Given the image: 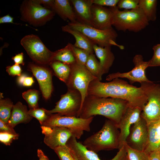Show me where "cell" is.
I'll return each mask as SVG.
<instances>
[{
    "label": "cell",
    "mask_w": 160,
    "mask_h": 160,
    "mask_svg": "<svg viewBox=\"0 0 160 160\" xmlns=\"http://www.w3.org/2000/svg\"><path fill=\"white\" fill-rule=\"evenodd\" d=\"M87 95L124 100L129 106L139 107L142 110L147 102V97L140 87H137L118 78L108 82H101L98 79L92 81Z\"/></svg>",
    "instance_id": "1"
},
{
    "label": "cell",
    "mask_w": 160,
    "mask_h": 160,
    "mask_svg": "<svg viewBox=\"0 0 160 160\" xmlns=\"http://www.w3.org/2000/svg\"><path fill=\"white\" fill-rule=\"evenodd\" d=\"M128 106V102L124 100L87 95L83 103L79 117L86 119L96 115H100L117 125Z\"/></svg>",
    "instance_id": "2"
},
{
    "label": "cell",
    "mask_w": 160,
    "mask_h": 160,
    "mask_svg": "<svg viewBox=\"0 0 160 160\" xmlns=\"http://www.w3.org/2000/svg\"><path fill=\"white\" fill-rule=\"evenodd\" d=\"M117 125L107 120L99 131L86 139L83 144L95 153L102 150L120 149V131Z\"/></svg>",
    "instance_id": "3"
},
{
    "label": "cell",
    "mask_w": 160,
    "mask_h": 160,
    "mask_svg": "<svg viewBox=\"0 0 160 160\" xmlns=\"http://www.w3.org/2000/svg\"><path fill=\"white\" fill-rule=\"evenodd\" d=\"M109 8L113 13L112 25L118 31L137 32L149 24L146 17L139 7L123 10H119L117 7Z\"/></svg>",
    "instance_id": "4"
},
{
    "label": "cell",
    "mask_w": 160,
    "mask_h": 160,
    "mask_svg": "<svg viewBox=\"0 0 160 160\" xmlns=\"http://www.w3.org/2000/svg\"><path fill=\"white\" fill-rule=\"evenodd\" d=\"M94 116H92L84 119L63 116L58 113L51 114L41 126L67 128L71 132L73 135L79 139L83 135L84 131H90V124Z\"/></svg>",
    "instance_id": "5"
},
{
    "label": "cell",
    "mask_w": 160,
    "mask_h": 160,
    "mask_svg": "<svg viewBox=\"0 0 160 160\" xmlns=\"http://www.w3.org/2000/svg\"><path fill=\"white\" fill-rule=\"evenodd\" d=\"M68 25L73 29L81 32L98 46L104 47L114 45L123 50L124 47L118 44L116 40L118 34L112 28L101 30L81 23L77 21L69 22Z\"/></svg>",
    "instance_id": "6"
},
{
    "label": "cell",
    "mask_w": 160,
    "mask_h": 160,
    "mask_svg": "<svg viewBox=\"0 0 160 160\" xmlns=\"http://www.w3.org/2000/svg\"><path fill=\"white\" fill-rule=\"evenodd\" d=\"M20 19L35 26L44 25L54 17L55 12L36 2L35 0H25L20 5Z\"/></svg>",
    "instance_id": "7"
},
{
    "label": "cell",
    "mask_w": 160,
    "mask_h": 160,
    "mask_svg": "<svg viewBox=\"0 0 160 160\" xmlns=\"http://www.w3.org/2000/svg\"><path fill=\"white\" fill-rule=\"evenodd\" d=\"M140 87L147 97V102L141 116L149 124L160 120V84L153 82L140 83Z\"/></svg>",
    "instance_id": "8"
},
{
    "label": "cell",
    "mask_w": 160,
    "mask_h": 160,
    "mask_svg": "<svg viewBox=\"0 0 160 160\" xmlns=\"http://www.w3.org/2000/svg\"><path fill=\"white\" fill-rule=\"evenodd\" d=\"M20 44L36 63L49 65L52 61L54 52L49 50L37 36L33 34L25 36L21 39Z\"/></svg>",
    "instance_id": "9"
},
{
    "label": "cell",
    "mask_w": 160,
    "mask_h": 160,
    "mask_svg": "<svg viewBox=\"0 0 160 160\" xmlns=\"http://www.w3.org/2000/svg\"><path fill=\"white\" fill-rule=\"evenodd\" d=\"M69 65L71 72L66 84L68 89H77L80 92L82 98L81 110L84 100L87 96L89 84L92 81L98 79L90 73L85 65L76 62Z\"/></svg>",
    "instance_id": "10"
},
{
    "label": "cell",
    "mask_w": 160,
    "mask_h": 160,
    "mask_svg": "<svg viewBox=\"0 0 160 160\" xmlns=\"http://www.w3.org/2000/svg\"><path fill=\"white\" fill-rule=\"evenodd\" d=\"M81 95L76 89H68L67 92L61 95L54 108L47 110L49 114L56 113L62 115L79 117L81 105Z\"/></svg>",
    "instance_id": "11"
},
{
    "label": "cell",
    "mask_w": 160,
    "mask_h": 160,
    "mask_svg": "<svg viewBox=\"0 0 160 160\" xmlns=\"http://www.w3.org/2000/svg\"><path fill=\"white\" fill-rule=\"evenodd\" d=\"M148 140V125L145 120L141 116L131 126L126 143L133 149L144 151Z\"/></svg>",
    "instance_id": "12"
},
{
    "label": "cell",
    "mask_w": 160,
    "mask_h": 160,
    "mask_svg": "<svg viewBox=\"0 0 160 160\" xmlns=\"http://www.w3.org/2000/svg\"><path fill=\"white\" fill-rule=\"evenodd\" d=\"M132 61L135 66L131 71L125 73L118 72L110 74L107 76L106 80L111 81L117 78H126L129 80L131 84L135 82L140 83L151 81L145 74V70L149 67L148 61H144L142 55L140 54L135 55Z\"/></svg>",
    "instance_id": "13"
},
{
    "label": "cell",
    "mask_w": 160,
    "mask_h": 160,
    "mask_svg": "<svg viewBox=\"0 0 160 160\" xmlns=\"http://www.w3.org/2000/svg\"><path fill=\"white\" fill-rule=\"evenodd\" d=\"M66 145L77 160H101L96 153L88 150L83 143L78 142L73 135L69 139ZM126 156L124 145L119 149L114 157L110 160H121Z\"/></svg>",
    "instance_id": "14"
},
{
    "label": "cell",
    "mask_w": 160,
    "mask_h": 160,
    "mask_svg": "<svg viewBox=\"0 0 160 160\" xmlns=\"http://www.w3.org/2000/svg\"><path fill=\"white\" fill-rule=\"evenodd\" d=\"M42 132L44 134V143L53 150L57 148L66 145L73 135L68 129L61 127L41 126Z\"/></svg>",
    "instance_id": "15"
},
{
    "label": "cell",
    "mask_w": 160,
    "mask_h": 160,
    "mask_svg": "<svg viewBox=\"0 0 160 160\" xmlns=\"http://www.w3.org/2000/svg\"><path fill=\"white\" fill-rule=\"evenodd\" d=\"M28 68L37 80L43 97L49 99L53 90L52 71L47 67L31 63Z\"/></svg>",
    "instance_id": "16"
},
{
    "label": "cell",
    "mask_w": 160,
    "mask_h": 160,
    "mask_svg": "<svg viewBox=\"0 0 160 160\" xmlns=\"http://www.w3.org/2000/svg\"><path fill=\"white\" fill-rule=\"evenodd\" d=\"M142 111L141 109L139 107L128 106L119 123L117 125L120 129V149L126 143L132 125L141 118Z\"/></svg>",
    "instance_id": "17"
},
{
    "label": "cell",
    "mask_w": 160,
    "mask_h": 160,
    "mask_svg": "<svg viewBox=\"0 0 160 160\" xmlns=\"http://www.w3.org/2000/svg\"><path fill=\"white\" fill-rule=\"evenodd\" d=\"M91 10L94 27L101 30L112 27L113 13L110 8L93 4Z\"/></svg>",
    "instance_id": "18"
},
{
    "label": "cell",
    "mask_w": 160,
    "mask_h": 160,
    "mask_svg": "<svg viewBox=\"0 0 160 160\" xmlns=\"http://www.w3.org/2000/svg\"><path fill=\"white\" fill-rule=\"evenodd\" d=\"M78 22L94 27L93 24L91 8L93 4L92 0H71L70 1Z\"/></svg>",
    "instance_id": "19"
},
{
    "label": "cell",
    "mask_w": 160,
    "mask_h": 160,
    "mask_svg": "<svg viewBox=\"0 0 160 160\" xmlns=\"http://www.w3.org/2000/svg\"><path fill=\"white\" fill-rule=\"evenodd\" d=\"M32 118L28 113L27 106L18 102L13 105L8 124L14 128L19 124L28 123Z\"/></svg>",
    "instance_id": "20"
},
{
    "label": "cell",
    "mask_w": 160,
    "mask_h": 160,
    "mask_svg": "<svg viewBox=\"0 0 160 160\" xmlns=\"http://www.w3.org/2000/svg\"><path fill=\"white\" fill-rule=\"evenodd\" d=\"M93 49L99 60L104 74L107 73L115 59L114 55L111 51V47H102L95 44L93 46Z\"/></svg>",
    "instance_id": "21"
},
{
    "label": "cell",
    "mask_w": 160,
    "mask_h": 160,
    "mask_svg": "<svg viewBox=\"0 0 160 160\" xmlns=\"http://www.w3.org/2000/svg\"><path fill=\"white\" fill-rule=\"evenodd\" d=\"M62 30L73 35L75 39L74 45L84 49L90 54L94 53L93 46L95 44L93 41L79 31L71 28L68 24L62 27Z\"/></svg>",
    "instance_id": "22"
},
{
    "label": "cell",
    "mask_w": 160,
    "mask_h": 160,
    "mask_svg": "<svg viewBox=\"0 0 160 160\" xmlns=\"http://www.w3.org/2000/svg\"><path fill=\"white\" fill-rule=\"evenodd\" d=\"M148 125V143L144 151L149 154L157 150L160 146V120Z\"/></svg>",
    "instance_id": "23"
},
{
    "label": "cell",
    "mask_w": 160,
    "mask_h": 160,
    "mask_svg": "<svg viewBox=\"0 0 160 160\" xmlns=\"http://www.w3.org/2000/svg\"><path fill=\"white\" fill-rule=\"evenodd\" d=\"M52 10L65 20L68 19L71 22L76 21L73 9L69 0H55Z\"/></svg>",
    "instance_id": "24"
},
{
    "label": "cell",
    "mask_w": 160,
    "mask_h": 160,
    "mask_svg": "<svg viewBox=\"0 0 160 160\" xmlns=\"http://www.w3.org/2000/svg\"><path fill=\"white\" fill-rule=\"evenodd\" d=\"M49 65L53 71L55 75L66 84L71 72L70 65L57 61H52Z\"/></svg>",
    "instance_id": "25"
},
{
    "label": "cell",
    "mask_w": 160,
    "mask_h": 160,
    "mask_svg": "<svg viewBox=\"0 0 160 160\" xmlns=\"http://www.w3.org/2000/svg\"><path fill=\"white\" fill-rule=\"evenodd\" d=\"M157 0H139L138 7L143 11L149 22L156 18Z\"/></svg>",
    "instance_id": "26"
},
{
    "label": "cell",
    "mask_w": 160,
    "mask_h": 160,
    "mask_svg": "<svg viewBox=\"0 0 160 160\" xmlns=\"http://www.w3.org/2000/svg\"><path fill=\"white\" fill-rule=\"evenodd\" d=\"M59 61L68 65L76 62L68 44L64 48L54 52L52 61Z\"/></svg>",
    "instance_id": "27"
},
{
    "label": "cell",
    "mask_w": 160,
    "mask_h": 160,
    "mask_svg": "<svg viewBox=\"0 0 160 160\" xmlns=\"http://www.w3.org/2000/svg\"><path fill=\"white\" fill-rule=\"evenodd\" d=\"M85 66L90 73L98 80L100 81L102 80V76L104 74L99 61L97 60L94 53L89 55Z\"/></svg>",
    "instance_id": "28"
},
{
    "label": "cell",
    "mask_w": 160,
    "mask_h": 160,
    "mask_svg": "<svg viewBox=\"0 0 160 160\" xmlns=\"http://www.w3.org/2000/svg\"><path fill=\"white\" fill-rule=\"evenodd\" d=\"M0 94V120L8 123L13 106L12 102L9 98L2 99Z\"/></svg>",
    "instance_id": "29"
},
{
    "label": "cell",
    "mask_w": 160,
    "mask_h": 160,
    "mask_svg": "<svg viewBox=\"0 0 160 160\" xmlns=\"http://www.w3.org/2000/svg\"><path fill=\"white\" fill-rule=\"evenodd\" d=\"M39 92L34 89H29L22 93V97L28 103L30 109L39 108Z\"/></svg>",
    "instance_id": "30"
},
{
    "label": "cell",
    "mask_w": 160,
    "mask_h": 160,
    "mask_svg": "<svg viewBox=\"0 0 160 160\" xmlns=\"http://www.w3.org/2000/svg\"><path fill=\"white\" fill-rule=\"evenodd\" d=\"M71 50L76 62L85 66L90 54L86 51L75 47L71 43H68Z\"/></svg>",
    "instance_id": "31"
},
{
    "label": "cell",
    "mask_w": 160,
    "mask_h": 160,
    "mask_svg": "<svg viewBox=\"0 0 160 160\" xmlns=\"http://www.w3.org/2000/svg\"><path fill=\"white\" fill-rule=\"evenodd\" d=\"M124 146L128 160H150L149 154L145 151L133 149L126 143Z\"/></svg>",
    "instance_id": "32"
},
{
    "label": "cell",
    "mask_w": 160,
    "mask_h": 160,
    "mask_svg": "<svg viewBox=\"0 0 160 160\" xmlns=\"http://www.w3.org/2000/svg\"><path fill=\"white\" fill-rule=\"evenodd\" d=\"M28 113L31 116L36 119L41 125L47 119L50 115L48 113L47 110L43 108L30 109Z\"/></svg>",
    "instance_id": "33"
},
{
    "label": "cell",
    "mask_w": 160,
    "mask_h": 160,
    "mask_svg": "<svg viewBox=\"0 0 160 160\" xmlns=\"http://www.w3.org/2000/svg\"><path fill=\"white\" fill-rule=\"evenodd\" d=\"M54 150L60 160H75L66 145L58 147Z\"/></svg>",
    "instance_id": "34"
},
{
    "label": "cell",
    "mask_w": 160,
    "mask_h": 160,
    "mask_svg": "<svg viewBox=\"0 0 160 160\" xmlns=\"http://www.w3.org/2000/svg\"><path fill=\"white\" fill-rule=\"evenodd\" d=\"M139 0H119L117 7L119 9L132 10L138 8Z\"/></svg>",
    "instance_id": "35"
},
{
    "label": "cell",
    "mask_w": 160,
    "mask_h": 160,
    "mask_svg": "<svg viewBox=\"0 0 160 160\" xmlns=\"http://www.w3.org/2000/svg\"><path fill=\"white\" fill-rule=\"evenodd\" d=\"M153 54L152 58L148 61L149 67L160 66V44L153 47Z\"/></svg>",
    "instance_id": "36"
},
{
    "label": "cell",
    "mask_w": 160,
    "mask_h": 160,
    "mask_svg": "<svg viewBox=\"0 0 160 160\" xmlns=\"http://www.w3.org/2000/svg\"><path fill=\"white\" fill-rule=\"evenodd\" d=\"M19 135L5 132H0V141L6 145H10L13 140L18 139Z\"/></svg>",
    "instance_id": "37"
},
{
    "label": "cell",
    "mask_w": 160,
    "mask_h": 160,
    "mask_svg": "<svg viewBox=\"0 0 160 160\" xmlns=\"http://www.w3.org/2000/svg\"><path fill=\"white\" fill-rule=\"evenodd\" d=\"M119 0H92L93 4L102 6H108L109 7H117Z\"/></svg>",
    "instance_id": "38"
},
{
    "label": "cell",
    "mask_w": 160,
    "mask_h": 160,
    "mask_svg": "<svg viewBox=\"0 0 160 160\" xmlns=\"http://www.w3.org/2000/svg\"><path fill=\"white\" fill-rule=\"evenodd\" d=\"M6 71L9 75L20 76L22 74V69L19 65L15 64L6 68Z\"/></svg>",
    "instance_id": "39"
},
{
    "label": "cell",
    "mask_w": 160,
    "mask_h": 160,
    "mask_svg": "<svg viewBox=\"0 0 160 160\" xmlns=\"http://www.w3.org/2000/svg\"><path fill=\"white\" fill-rule=\"evenodd\" d=\"M0 132H5L9 133L17 134L13 128L10 126L8 123H6L0 120Z\"/></svg>",
    "instance_id": "40"
},
{
    "label": "cell",
    "mask_w": 160,
    "mask_h": 160,
    "mask_svg": "<svg viewBox=\"0 0 160 160\" xmlns=\"http://www.w3.org/2000/svg\"><path fill=\"white\" fill-rule=\"evenodd\" d=\"M40 4H42L44 7L52 10L53 6L55 0H35Z\"/></svg>",
    "instance_id": "41"
},
{
    "label": "cell",
    "mask_w": 160,
    "mask_h": 160,
    "mask_svg": "<svg viewBox=\"0 0 160 160\" xmlns=\"http://www.w3.org/2000/svg\"><path fill=\"white\" fill-rule=\"evenodd\" d=\"M23 52L18 54L12 57V59L14 61L15 64L24 65L25 63L23 61Z\"/></svg>",
    "instance_id": "42"
},
{
    "label": "cell",
    "mask_w": 160,
    "mask_h": 160,
    "mask_svg": "<svg viewBox=\"0 0 160 160\" xmlns=\"http://www.w3.org/2000/svg\"><path fill=\"white\" fill-rule=\"evenodd\" d=\"M14 18L11 16L9 14L5 15L0 18V23H15L13 22Z\"/></svg>",
    "instance_id": "43"
},
{
    "label": "cell",
    "mask_w": 160,
    "mask_h": 160,
    "mask_svg": "<svg viewBox=\"0 0 160 160\" xmlns=\"http://www.w3.org/2000/svg\"><path fill=\"white\" fill-rule=\"evenodd\" d=\"M34 82L33 77L26 76L24 80L23 86L25 87H30L32 85Z\"/></svg>",
    "instance_id": "44"
},
{
    "label": "cell",
    "mask_w": 160,
    "mask_h": 160,
    "mask_svg": "<svg viewBox=\"0 0 160 160\" xmlns=\"http://www.w3.org/2000/svg\"><path fill=\"white\" fill-rule=\"evenodd\" d=\"M149 156L150 160H160V155L158 150L150 153Z\"/></svg>",
    "instance_id": "45"
},
{
    "label": "cell",
    "mask_w": 160,
    "mask_h": 160,
    "mask_svg": "<svg viewBox=\"0 0 160 160\" xmlns=\"http://www.w3.org/2000/svg\"><path fill=\"white\" fill-rule=\"evenodd\" d=\"M37 153V156L39 158V160H49L48 157L41 150L38 149Z\"/></svg>",
    "instance_id": "46"
},
{
    "label": "cell",
    "mask_w": 160,
    "mask_h": 160,
    "mask_svg": "<svg viewBox=\"0 0 160 160\" xmlns=\"http://www.w3.org/2000/svg\"><path fill=\"white\" fill-rule=\"evenodd\" d=\"M26 76L24 74H22L20 76H18L17 79V81L18 84L23 86V84L25 78Z\"/></svg>",
    "instance_id": "47"
},
{
    "label": "cell",
    "mask_w": 160,
    "mask_h": 160,
    "mask_svg": "<svg viewBox=\"0 0 160 160\" xmlns=\"http://www.w3.org/2000/svg\"><path fill=\"white\" fill-rule=\"evenodd\" d=\"M121 160H128L126 156L125 157H124L123 159H122Z\"/></svg>",
    "instance_id": "48"
},
{
    "label": "cell",
    "mask_w": 160,
    "mask_h": 160,
    "mask_svg": "<svg viewBox=\"0 0 160 160\" xmlns=\"http://www.w3.org/2000/svg\"><path fill=\"white\" fill-rule=\"evenodd\" d=\"M71 153L72 155L73 156V157L75 160H77L76 158L75 157V156H74V155L71 152Z\"/></svg>",
    "instance_id": "49"
},
{
    "label": "cell",
    "mask_w": 160,
    "mask_h": 160,
    "mask_svg": "<svg viewBox=\"0 0 160 160\" xmlns=\"http://www.w3.org/2000/svg\"><path fill=\"white\" fill-rule=\"evenodd\" d=\"M158 151L159 153V154H160V146L159 147V148H158Z\"/></svg>",
    "instance_id": "50"
}]
</instances>
